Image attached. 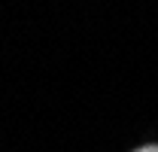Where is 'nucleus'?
<instances>
[{
    "label": "nucleus",
    "mask_w": 158,
    "mask_h": 152,
    "mask_svg": "<svg viewBox=\"0 0 158 152\" xmlns=\"http://www.w3.org/2000/svg\"><path fill=\"white\" fill-rule=\"evenodd\" d=\"M137 152H158V146H143V149H137Z\"/></svg>",
    "instance_id": "f257e3e1"
}]
</instances>
